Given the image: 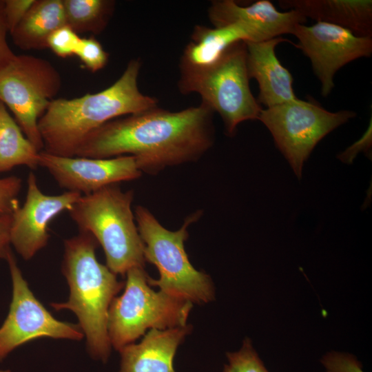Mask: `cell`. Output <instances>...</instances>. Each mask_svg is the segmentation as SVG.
Wrapping results in <instances>:
<instances>
[{
    "mask_svg": "<svg viewBox=\"0 0 372 372\" xmlns=\"http://www.w3.org/2000/svg\"><path fill=\"white\" fill-rule=\"evenodd\" d=\"M214 112L205 103L178 112L158 106L112 120L91 133L76 156H132L143 173L200 158L214 145Z\"/></svg>",
    "mask_w": 372,
    "mask_h": 372,
    "instance_id": "6da1fadb",
    "label": "cell"
},
{
    "mask_svg": "<svg viewBox=\"0 0 372 372\" xmlns=\"http://www.w3.org/2000/svg\"><path fill=\"white\" fill-rule=\"evenodd\" d=\"M141 67L140 59H133L121 76L106 89L72 99H54L38 122L43 151L60 156H76L87 137L103 125L157 107L158 99L139 90Z\"/></svg>",
    "mask_w": 372,
    "mask_h": 372,
    "instance_id": "7a4b0ae2",
    "label": "cell"
},
{
    "mask_svg": "<svg viewBox=\"0 0 372 372\" xmlns=\"http://www.w3.org/2000/svg\"><path fill=\"white\" fill-rule=\"evenodd\" d=\"M98 244L92 235L84 231L64 240L62 271L70 296L68 301L50 305L56 311L68 309L76 314L86 337L88 352L92 358L105 362L111 349L108 311L123 283L97 260L95 250Z\"/></svg>",
    "mask_w": 372,
    "mask_h": 372,
    "instance_id": "3957f363",
    "label": "cell"
},
{
    "mask_svg": "<svg viewBox=\"0 0 372 372\" xmlns=\"http://www.w3.org/2000/svg\"><path fill=\"white\" fill-rule=\"evenodd\" d=\"M134 192L118 185L105 186L81 195L69 213L79 231L92 235L105 252L106 266L124 275L133 267H144V245L132 210Z\"/></svg>",
    "mask_w": 372,
    "mask_h": 372,
    "instance_id": "277c9868",
    "label": "cell"
},
{
    "mask_svg": "<svg viewBox=\"0 0 372 372\" xmlns=\"http://www.w3.org/2000/svg\"><path fill=\"white\" fill-rule=\"evenodd\" d=\"M202 215L198 211L186 218L176 231L164 227L146 207L134 209L135 221L144 245L145 260L158 270L159 278H148L150 286L192 303H207L214 298L210 277L196 270L189 260L184 242L189 236L188 227Z\"/></svg>",
    "mask_w": 372,
    "mask_h": 372,
    "instance_id": "5b68a950",
    "label": "cell"
},
{
    "mask_svg": "<svg viewBox=\"0 0 372 372\" xmlns=\"http://www.w3.org/2000/svg\"><path fill=\"white\" fill-rule=\"evenodd\" d=\"M245 41L230 45L214 63L202 70L180 74L179 92L197 93L221 117L225 133L232 136L238 125L258 120L262 110L249 87Z\"/></svg>",
    "mask_w": 372,
    "mask_h": 372,
    "instance_id": "8992f818",
    "label": "cell"
},
{
    "mask_svg": "<svg viewBox=\"0 0 372 372\" xmlns=\"http://www.w3.org/2000/svg\"><path fill=\"white\" fill-rule=\"evenodd\" d=\"M143 268L127 271L124 292L113 299L109 308L108 336L111 346L118 351L134 343L147 329L163 330L187 325L192 303L154 291Z\"/></svg>",
    "mask_w": 372,
    "mask_h": 372,
    "instance_id": "52a82bcc",
    "label": "cell"
},
{
    "mask_svg": "<svg viewBox=\"0 0 372 372\" xmlns=\"http://www.w3.org/2000/svg\"><path fill=\"white\" fill-rule=\"evenodd\" d=\"M61 87V77L48 61L17 55L0 71V101L14 115L26 138L40 152L44 145L38 122Z\"/></svg>",
    "mask_w": 372,
    "mask_h": 372,
    "instance_id": "ba28073f",
    "label": "cell"
},
{
    "mask_svg": "<svg viewBox=\"0 0 372 372\" xmlns=\"http://www.w3.org/2000/svg\"><path fill=\"white\" fill-rule=\"evenodd\" d=\"M355 116L351 110L329 112L314 101L298 99L262 109L258 120L300 179L304 162L316 145Z\"/></svg>",
    "mask_w": 372,
    "mask_h": 372,
    "instance_id": "9c48e42d",
    "label": "cell"
},
{
    "mask_svg": "<svg viewBox=\"0 0 372 372\" xmlns=\"http://www.w3.org/2000/svg\"><path fill=\"white\" fill-rule=\"evenodd\" d=\"M10 272L12 296L9 312L0 327V362L17 347L39 338L81 340L80 327L54 318L36 298L10 250L6 258Z\"/></svg>",
    "mask_w": 372,
    "mask_h": 372,
    "instance_id": "30bf717a",
    "label": "cell"
},
{
    "mask_svg": "<svg viewBox=\"0 0 372 372\" xmlns=\"http://www.w3.org/2000/svg\"><path fill=\"white\" fill-rule=\"evenodd\" d=\"M311 63L327 97L334 87L333 77L344 65L372 54V37H359L349 30L331 23L316 21L311 25L297 24L291 33Z\"/></svg>",
    "mask_w": 372,
    "mask_h": 372,
    "instance_id": "8fae6325",
    "label": "cell"
},
{
    "mask_svg": "<svg viewBox=\"0 0 372 372\" xmlns=\"http://www.w3.org/2000/svg\"><path fill=\"white\" fill-rule=\"evenodd\" d=\"M81 196L72 192L45 194L34 172L29 173L25 200L12 214L10 229V245L23 259L32 258L48 245L50 223L61 212L69 211Z\"/></svg>",
    "mask_w": 372,
    "mask_h": 372,
    "instance_id": "7c38bea8",
    "label": "cell"
},
{
    "mask_svg": "<svg viewBox=\"0 0 372 372\" xmlns=\"http://www.w3.org/2000/svg\"><path fill=\"white\" fill-rule=\"evenodd\" d=\"M39 166L46 169L60 187L81 195L137 179L142 174L132 156L110 158L65 157L43 150L39 154Z\"/></svg>",
    "mask_w": 372,
    "mask_h": 372,
    "instance_id": "4fadbf2b",
    "label": "cell"
},
{
    "mask_svg": "<svg viewBox=\"0 0 372 372\" xmlns=\"http://www.w3.org/2000/svg\"><path fill=\"white\" fill-rule=\"evenodd\" d=\"M208 17L216 28L242 23L254 29L262 41L291 34L297 24L307 18L293 10L280 12L268 0L257 1L241 6L233 0H216L208 8Z\"/></svg>",
    "mask_w": 372,
    "mask_h": 372,
    "instance_id": "5bb4252c",
    "label": "cell"
},
{
    "mask_svg": "<svg viewBox=\"0 0 372 372\" xmlns=\"http://www.w3.org/2000/svg\"><path fill=\"white\" fill-rule=\"evenodd\" d=\"M285 41H289L282 37L258 42L245 41L248 76L256 80L259 89L256 99L265 108L298 99L293 88L291 74L276 54V47Z\"/></svg>",
    "mask_w": 372,
    "mask_h": 372,
    "instance_id": "9a60e30c",
    "label": "cell"
},
{
    "mask_svg": "<svg viewBox=\"0 0 372 372\" xmlns=\"http://www.w3.org/2000/svg\"><path fill=\"white\" fill-rule=\"evenodd\" d=\"M191 326L151 329L138 344L122 348L120 372H175L174 358Z\"/></svg>",
    "mask_w": 372,
    "mask_h": 372,
    "instance_id": "2e32d148",
    "label": "cell"
},
{
    "mask_svg": "<svg viewBox=\"0 0 372 372\" xmlns=\"http://www.w3.org/2000/svg\"><path fill=\"white\" fill-rule=\"evenodd\" d=\"M240 41H262L259 34L242 23L213 28L197 25L179 62L180 74L198 71L214 63L232 44Z\"/></svg>",
    "mask_w": 372,
    "mask_h": 372,
    "instance_id": "e0dca14e",
    "label": "cell"
},
{
    "mask_svg": "<svg viewBox=\"0 0 372 372\" xmlns=\"http://www.w3.org/2000/svg\"><path fill=\"white\" fill-rule=\"evenodd\" d=\"M278 5L307 19L343 27L359 37H372L371 0H280Z\"/></svg>",
    "mask_w": 372,
    "mask_h": 372,
    "instance_id": "ac0fdd59",
    "label": "cell"
},
{
    "mask_svg": "<svg viewBox=\"0 0 372 372\" xmlns=\"http://www.w3.org/2000/svg\"><path fill=\"white\" fill-rule=\"evenodd\" d=\"M65 25L63 0H35L10 34L20 49L43 50L50 35Z\"/></svg>",
    "mask_w": 372,
    "mask_h": 372,
    "instance_id": "d6986e66",
    "label": "cell"
},
{
    "mask_svg": "<svg viewBox=\"0 0 372 372\" xmlns=\"http://www.w3.org/2000/svg\"><path fill=\"white\" fill-rule=\"evenodd\" d=\"M39 154L0 101V173L19 165L36 169L39 167Z\"/></svg>",
    "mask_w": 372,
    "mask_h": 372,
    "instance_id": "ffe728a7",
    "label": "cell"
},
{
    "mask_svg": "<svg viewBox=\"0 0 372 372\" xmlns=\"http://www.w3.org/2000/svg\"><path fill=\"white\" fill-rule=\"evenodd\" d=\"M66 25L77 34L101 33L113 15L111 0H63Z\"/></svg>",
    "mask_w": 372,
    "mask_h": 372,
    "instance_id": "44dd1931",
    "label": "cell"
},
{
    "mask_svg": "<svg viewBox=\"0 0 372 372\" xmlns=\"http://www.w3.org/2000/svg\"><path fill=\"white\" fill-rule=\"evenodd\" d=\"M92 72L102 70L107 63L109 54L94 37L81 38L75 54Z\"/></svg>",
    "mask_w": 372,
    "mask_h": 372,
    "instance_id": "7402d4cb",
    "label": "cell"
},
{
    "mask_svg": "<svg viewBox=\"0 0 372 372\" xmlns=\"http://www.w3.org/2000/svg\"><path fill=\"white\" fill-rule=\"evenodd\" d=\"M227 357L234 372H268L247 338L239 351L228 352Z\"/></svg>",
    "mask_w": 372,
    "mask_h": 372,
    "instance_id": "603a6c76",
    "label": "cell"
},
{
    "mask_svg": "<svg viewBox=\"0 0 372 372\" xmlns=\"http://www.w3.org/2000/svg\"><path fill=\"white\" fill-rule=\"evenodd\" d=\"M81 39L79 34L65 25L50 35L48 48H50L56 56L66 58L75 54Z\"/></svg>",
    "mask_w": 372,
    "mask_h": 372,
    "instance_id": "cb8c5ba5",
    "label": "cell"
},
{
    "mask_svg": "<svg viewBox=\"0 0 372 372\" xmlns=\"http://www.w3.org/2000/svg\"><path fill=\"white\" fill-rule=\"evenodd\" d=\"M21 187L22 180L18 176L0 178V216L12 215L20 206L18 196Z\"/></svg>",
    "mask_w": 372,
    "mask_h": 372,
    "instance_id": "d4e9b609",
    "label": "cell"
},
{
    "mask_svg": "<svg viewBox=\"0 0 372 372\" xmlns=\"http://www.w3.org/2000/svg\"><path fill=\"white\" fill-rule=\"evenodd\" d=\"M327 372H364L362 364L352 355L329 352L321 360Z\"/></svg>",
    "mask_w": 372,
    "mask_h": 372,
    "instance_id": "484cf974",
    "label": "cell"
},
{
    "mask_svg": "<svg viewBox=\"0 0 372 372\" xmlns=\"http://www.w3.org/2000/svg\"><path fill=\"white\" fill-rule=\"evenodd\" d=\"M35 0H4V14L9 32L20 23Z\"/></svg>",
    "mask_w": 372,
    "mask_h": 372,
    "instance_id": "4316f807",
    "label": "cell"
},
{
    "mask_svg": "<svg viewBox=\"0 0 372 372\" xmlns=\"http://www.w3.org/2000/svg\"><path fill=\"white\" fill-rule=\"evenodd\" d=\"M371 118L368 128L353 145L338 155V158L344 163L351 164L360 152L369 154L372 145Z\"/></svg>",
    "mask_w": 372,
    "mask_h": 372,
    "instance_id": "83f0119b",
    "label": "cell"
},
{
    "mask_svg": "<svg viewBox=\"0 0 372 372\" xmlns=\"http://www.w3.org/2000/svg\"><path fill=\"white\" fill-rule=\"evenodd\" d=\"M8 32L4 14V0H0V71L16 56L8 42Z\"/></svg>",
    "mask_w": 372,
    "mask_h": 372,
    "instance_id": "f1b7e54d",
    "label": "cell"
},
{
    "mask_svg": "<svg viewBox=\"0 0 372 372\" xmlns=\"http://www.w3.org/2000/svg\"><path fill=\"white\" fill-rule=\"evenodd\" d=\"M12 215L0 216V259H5L11 250L10 229Z\"/></svg>",
    "mask_w": 372,
    "mask_h": 372,
    "instance_id": "f546056e",
    "label": "cell"
},
{
    "mask_svg": "<svg viewBox=\"0 0 372 372\" xmlns=\"http://www.w3.org/2000/svg\"><path fill=\"white\" fill-rule=\"evenodd\" d=\"M223 372H234L229 365H225Z\"/></svg>",
    "mask_w": 372,
    "mask_h": 372,
    "instance_id": "4dcf8cb0",
    "label": "cell"
},
{
    "mask_svg": "<svg viewBox=\"0 0 372 372\" xmlns=\"http://www.w3.org/2000/svg\"><path fill=\"white\" fill-rule=\"evenodd\" d=\"M0 372H10L8 371H0Z\"/></svg>",
    "mask_w": 372,
    "mask_h": 372,
    "instance_id": "1f68e13d",
    "label": "cell"
}]
</instances>
